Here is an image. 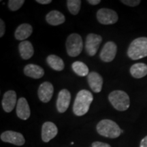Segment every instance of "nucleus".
<instances>
[{
    "instance_id": "obj_24",
    "label": "nucleus",
    "mask_w": 147,
    "mask_h": 147,
    "mask_svg": "<svg viewBox=\"0 0 147 147\" xmlns=\"http://www.w3.org/2000/svg\"><path fill=\"white\" fill-rule=\"evenodd\" d=\"M24 3V0H9L8 6L11 11H16L21 8Z\"/></svg>"
},
{
    "instance_id": "obj_27",
    "label": "nucleus",
    "mask_w": 147,
    "mask_h": 147,
    "mask_svg": "<svg viewBox=\"0 0 147 147\" xmlns=\"http://www.w3.org/2000/svg\"><path fill=\"white\" fill-rule=\"evenodd\" d=\"M5 32V23L2 19L0 20V37H2Z\"/></svg>"
},
{
    "instance_id": "obj_10",
    "label": "nucleus",
    "mask_w": 147,
    "mask_h": 147,
    "mask_svg": "<svg viewBox=\"0 0 147 147\" xmlns=\"http://www.w3.org/2000/svg\"><path fill=\"white\" fill-rule=\"evenodd\" d=\"M71 101V93L67 89H62L59 93L57 100V109L60 113H65L69 108Z\"/></svg>"
},
{
    "instance_id": "obj_3",
    "label": "nucleus",
    "mask_w": 147,
    "mask_h": 147,
    "mask_svg": "<svg viewBox=\"0 0 147 147\" xmlns=\"http://www.w3.org/2000/svg\"><path fill=\"white\" fill-rule=\"evenodd\" d=\"M96 129L100 135L110 138H117L122 133V130L117 123L110 119L100 121L97 125Z\"/></svg>"
},
{
    "instance_id": "obj_7",
    "label": "nucleus",
    "mask_w": 147,
    "mask_h": 147,
    "mask_svg": "<svg viewBox=\"0 0 147 147\" xmlns=\"http://www.w3.org/2000/svg\"><path fill=\"white\" fill-rule=\"evenodd\" d=\"M102 41V38L100 35L95 34H88L86 38L85 49L89 56L93 57L96 54Z\"/></svg>"
},
{
    "instance_id": "obj_9",
    "label": "nucleus",
    "mask_w": 147,
    "mask_h": 147,
    "mask_svg": "<svg viewBox=\"0 0 147 147\" xmlns=\"http://www.w3.org/2000/svg\"><path fill=\"white\" fill-rule=\"evenodd\" d=\"M1 140L4 142L16 145L23 146L25 144V140L23 134L14 131H6L1 134Z\"/></svg>"
},
{
    "instance_id": "obj_21",
    "label": "nucleus",
    "mask_w": 147,
    "mask_h": 147,
    "mask_svg": "<svg viewBox=\"0 0 147 147\" xmlns=\"http://www.w3.org/2000/svg\"><path fill=\"white\" fill-rule=\"evenodd\" d=\"M47 61L49 65L54 70L62 71L65 67L63 59L57 55H49L47 58Z\"/></svg>"
},
{
    "instance_id": "obj_29",
    "label": "nucleus",
    "mask_w": 147,
    "mask_h": 147,
    "mask_svg": "<svg viewBox=\"0 0 147 147\" xmlns=\"http://www.w3.org/2000/svg\"><path fill=\"white\" fill-rule=\"evenodd\" d=\"M37 3H39L40 4H43V5H46V4H49L52 2L51 0H36Z\"/></svg>"
},
{
    "instance_id": "obj_11",
    "label": "nucleus",
    "mask_w": 147,
    "mask_h": 147,
    "mask_svg": "<svg viewBox=\"0 0 147 147\" xmlns=\"http://www.w3.org/2000/svg\"><path fill=\"white\" fill-rule=\"evenodd\" d=\"M18 101L16 100V93L14 91H6L3 96L1 104L2 108L5 113H11L14 110Z\"/></svg>"
},
{
    "instance_id": "obj_23",
    "label": "nucleus",
    "mask_w": 147,
    "mask_h": 147,
    "mask_svg": "<svg viewBox=\"0 0 147 147\" xmlns=\"http://www.w3.org/2000/svg\"><path fill=\"white\" fill-rule=\"evenodd\" d=\"M82 1L80 0H68L67 1V6L69 12L72 15H77L80 10Z\"/></svg>"
},
{
    "instance_id": "obj_25",
    "label": "nucleus",
    "mask_w": 147,
    "mask_h": 147,
    "mask_svg": "<svg viewBox=\"0 0 147 147\" xmlns=\"http://www.w3.org/2000/svg\"><path fill=\"white\" fill-rule=\"evenodd\" d=\"M121 2L128 6L135 7L139 5L141 1L140 0H121Z\"/></svg>"
},
{
    "instance_id": "obj_13",
    "label": "nucleus",
    "mask_w": 147,
    "mask_h": 147,
    "mask_svg": "<svg viewBox=\"0 0 147 147\" xmlns=\"http://www.w3.org/2000/svg\"><path fill=\"white\" fill-rule=\"evenodd\" d=\"M57 127L53 123L47 121L42 125V139L43 142H49L57 135Z\"/></svg>"
},
{
    "instance_id": "obj_20",
    "label": "nucleus",
    "mask_w": 147,
    "mask_h": 147,
    "mask_svg": "<svg viewBox=\"0 0 147 147\" xmlns=\"http://www.w3.org/2000/svg\"><path fill=\"white\" fill-rule=\"evenodd\" d=\"M130 74L134 78H142L147 75V65L143 63L134 64L130 67Z\"/></svg>"
},
{
    "instance_id": "obj_22",
    "label": "nucleus",
    "mask_w": 147,
    "mask_h": 147,
    "mask_svg": "<svg viewBox=\"0 0 147 147\" xmlns=\"http://www.w3.org/2000/svg\"><path fill=\"white\" fill-rule=\"evenodd\" d=\"M73 71L79 76H86L89 74V67L82 61H75L71 65Z\"/></svg>"
},
{
    "instance_id": "obj_2",
    "label": "nucleus",
    "mask_w": 147,
    "mask_h": 147,
    "mask_svg": "<svg viewBox=\"0 0 147 147\" xmlns=\"http://www.w3.org/2000/svg\"><path fill=\"white\" fill-rule=\"evenodd\" d=\"M127 55L132 60L147 57V38L140 37L133 40L128 48Z\"/></svg>"
},
{
    "instance_id": "obj_26",
    "label": "nucleus",
    "mask_w": 147,
    "mask_h": 147,
    "mask_svg": "<svg viewBox=\"0 0 147 147\" xmlns=\"http://www.w3.org/2000/svg\"><path fill=\"white\" fill-rule=\"evenodd\" d=\"M91 147H111L110 144L107 143H104L102 142H94L92 144Z\"/></svg>"
},
{
    "instance_id": "obj_19",
    "label": "nucleus",
    "mask_w": 147,
    "mask_h": 147,
    "mask_svg": "<svg viewBox=\"0 0 147 147\" xmlns=\"http://www.w3.org/2000/svg\"><path fill=\"white\" fill-rule=\"evenodd\" d=\"M18 50L23 59L27 60L32 57L34 54V49L32 44L29 41L21 42L18 45Z\"/></svg>"
},
{
    "instance_id": "obj_4",
    "label": "nucleus",
    "mask_w": 147,
    "mask_h": 147,
    "mask_svg": "<svg viewBox=\"0 0 147 147\" xmlns=\"http://www.w3.org/2000/svg\"><path fill=\"white\" fill-rule=\"evenodd\" d=\"M110 104L119 111H125L130 106V99L127 93L121 90L112 91L108 95Z\"/></svg>"
},
{
    "instance_id": "obj_15",
    "label": "nucleus",
    "mask_w": 147,
    "mask_h": 147,
    "mask_svg": "<svg viewBox=\"0 0 147 147\" xmlns=\"http://www.w3.org/2000/svg\"><path fill=\"white\" fill-rule=\"evenodd\" d=\"M87 80L89 87L95 93H100L102 89L103 78L100 74L91 71L87 76Z\"/></svg>"
},
{
    "instance_id": "obj_17",
    "label": "nucleus",
    "mask_w": 147,
    "mask_h": 147,
    "mask_svg": "<svg viewBox=\"0 0 147 147\" xmlns=\"http://www.w3.org/2000/svg\"><path fill=\"white\" fill-rule=\"evenodd\" d=\"M33 32V27L31 25L27 23H23L16 28L14 32V37L16 40H23L28 38Z\"/></svg>"
},
{
    "instance_id": "obj_8",
    "label": "nucleus",
    "mask_w": 147,
    "mask_h": 147,
    "mask_svg": "<svg viewBox=\"0 0 147 147\" xmlns=\"http://www.w3.org/2000/svg\"><path fill=\"white\" fill-rule=\"evenodd\" d=\"M117 52V46L114 42L109 41L104 45L101 51L100 57L101 60L106 63L113 61Z\"/></svg>"
},
{
    "instance_id": "obj_6",
    "label": "nucleus",
    "mask_w": 147,
    "mask_h": 147,
    "mask_svg": "<svg viewBox=\"0 0 147 147\" xmlns=\"http://www.w3.org/2000/svg\"><path fill=\"white\" fill-rule=\"evenodd\" d=\"M97 19L102 25H113L118 21L119 16L115 10L109 8H101L97 12Z\"/></svg>"
},
{
    "instance_id": "obj_5",
    "label": "nucleus",
    "mask_w": 147,
    "mask_h": 147,
    "mask_svg": "<svg viewBox=\"0 0 147 147\" xmlns=\"http://www.w3.org/2000/svg\"><path fill=\"white\" fill-rule=\"evenodd\" d=\"M83 49V41L78 34H71L66 40V51L69 56L75 57L80 54Z\"/></svg>"
},
{
    "instance_id": "obj_30",
    "label": "nucleus",
    "mask_w": 147,
    "mask_h": 147,
    "mask_svg": "<svg viewBox=\"0 0 147 147\" xmlns=\"http://www.w3.org/2000/svg\"><path fill=\"white\" fill-rule=\"evenodd\" d=\"M87 2L90 3L91 5H95L99 4V3L101 2V1L100 0H88Z\"/></svg>"
},
{
    "instance_id": "obj_18",
    "label": "nucleus",
    "mask_w": 147,
    "mask_h": 147,
    "mask_svg": "<svg viewBox=\"0 0 147 147\" xmlns=\"http://www.w3.org/2000/svg\"><path fill=\"white\" fill-rule=\"evenodd\" d=\"M46 20L49 25L57 26L65 21V17L61 12L58 10H52L46 16Z\"/></svg>"
},
{
    "instance_id": "obj_1",
    "label": "nucleus",
    "mask_w": 147,
    "mask_h": 147,
    "mask_svg": "<svg viewBox=\"0 0 147 147\" xmlns=\"http://www.w3.org/2000/svg\"><path fill=\"white\" fill-rule=\"evenodd\" d=\"M93 100V94L89 91L82 89L79 91L77 93L73 105L74 115L80 117L87 114Z\"/></svg>"
},
{
    "instance_id": "obj_14",
    "label": "nucleus",
    "mask_w": 147,
    "mask_h": 147,
    "mask_svg": "<svg viewBox=\"0 0 147 147\" xmlns=\"http://www.w3.org/2000/svg\"><path fill=\"white\" fill-rule=\"evenodd\" d=\"M16 115L18 118L22 120H27L30 117V108L25 97L18 99L16 104Z\"/></svg>"
},
{
    "instance_id": "obj_28",
    "label": "nucleus",
    "mask_w": 147,
    "mask_h": 147,
    "mask_svg": "<svg viewBox=\"0 0 147 147\" xmlns=\"http://www.w3.org/2000/svg\"><path fill=\"white\" fill-rule=\"evenodd\" d=\"M140 147H147V136L141 140Z\"/></svg>"
},
{
    "instance_id": "obj_16",
    "label": "nucleus",
    "mask_w": 147,
    "mask_h": 147,
    "mask_svg": "<svg viewBox=\"0 0 147 147\" xmlns=\"http://www.w3.org/2000/svg\"><path fill=\"white\" fill-rule=\"evenodd\" d=\"M25 76L34 79H39L45 75V70L40 66L36 64H28L24 67Z\"/></svg>"
},
{
    "instance_id": "obj_12",
    "label": "nucleus",
    "mask_w": 147,
    "mask_h": 147,
    "mask_svg": "<svg viewBox=\"0 0 147 147\" xmlns=\"http://www.w3.org/2000/svg\"><path fill=\"white\" fill-rule=\"evenodd\" d=\"M54 87L50 82H45L42 83L38 88V95L40 100L43 103L49 102L52 98Z\"/></svg>"
}]
</instances>
